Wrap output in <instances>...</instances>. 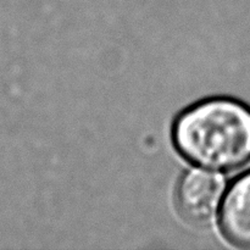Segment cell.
<instances>
[{
    "label": "cell",
    "mask_w": 250,
    "mask_h": 250,
    "mask_svg": "<svg viewBox=\"0 0 250 250\" xmlns=\"http://www.w3.org/2000/svg\"><path fill=\"white\" fill-rule=\"evenodd\" d=\"M173 146L190 164L227 172L250 163V106L233 98H209L176 117Z\"/></svg>",
    "instance_id": "obj_1"
},
{
    "label": "cell",
    "mask_w": 250,
    "mask_h": 250,
    "mask_svg": "<svg viewBox=\"0 0 250 250\" xmlns=\"http://www.w3.org/2000/svg\"><path fill=\"white\" fill-rule=\"evenodd\" d=\"M226 182L219 173L193 168L182 175L176 188L180 214L195 225L211 221L221 208Z\"/></svg>",
    "instance_id": "obj_2"
},
{
    "label": "cell",
    "mask_w": 250,
    "mask_h": 250,
    "mask_svg": "<svg viewBox=\"0 0 250 250\" xmlns=\"http://www.w3.org/2000/svg\"><path fill=\"white\" fill-rule=\"evenodd\" d=\"M220 226L229 243L250 249V171L234 180L225 193Z\"/></svg>",
    "instance_id": "obj_3"
}]
</instances>
